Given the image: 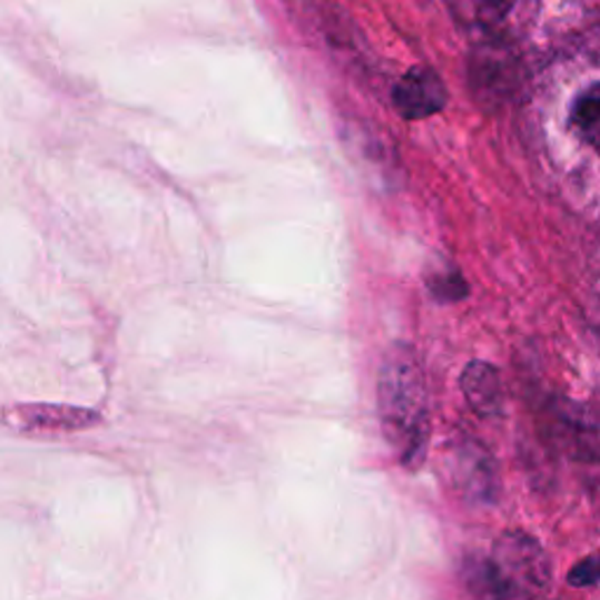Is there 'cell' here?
<instances>
[{"instance_id":"cell-9","label":"cell","mask_w":600,"mask_h":600,"mask_svg":"<svg viewBox=\"0 0 600 600\" xmlns=\"http://www.w3.org/2000/svg\"><path fill=\"white\" fill-rule=\"evenodd\" d=\"M430 288L439 296V298H451V301H458L466 294V286L462 282L460 275H443V277H434L430 282Z\"/></svg>"},{"instance_id":"cell-2","label":"cell","mask_w":600,"mask_h":600,"mask_svg":"<svg viewBox=\"0 0 600 600\" xmlns=\"http://www.w3.org/2000/svg\"><path fill=\"white\" fill-rule=\"evenodd\" d=\"M466 589L474 600H514L542 591L549 570L540 547L525 535H506L491 559L470 561L464 568Z\"/></svg>"},{"instance_id":"cell-5","label":"cell","mask_w":600,"mask_h":600,"mask_svg":"<svg viewBox=\"0 0 600 600\" xmlns=\"http://www.w3.org/2000/svg\"><path fill=\"white\" fill-rule=\"evenodd\" d=\"M462 394L479 415H495L502 409V385L495 366L472 362L460 377Z\"/></svg>"},{"instance_id":"cell-3","label":"cell","mask_w":600,"mask_h":600,"mask_svg":"<svg viewBox=\"0 0 600 600\" xmlns=\"http://www.w3.org/2000/svg\"><path fill=\"white\" fill-rule=\"evenodd\" d=\"M392 101L402 118L422 120L439 114L449 104V90L430 66H415L394 85Z\"/></svg>"},{"instance_id":"cell-1","label":"cell","mask_w":600,"mask_h":600,"mask_svg":"<svg viewBox=\"0 0 600 600\" xmlns=\"http://www.w3.org/2000/svg\"><path fill=\"white\" fill-rule=\"evenodd\" d=\"M377 413L399 462L417 466L430 441V402L425 373L406 345H394L377 375Z\"/></svg>"},{"instance_id":"cell-4","label":"cell","mask_w":600,"mask_h":600,"mask_svg":"<svg viewBox=\"0 0 600 600\" xmlns=\"http://www.w3.org/2000/svg\"><path fill=\"white\" fill-rule=\"evenodd\" d=\"M6 425L27 434H57L87 430L99 422V415L87 409L52 406V404H29L14 406L6 415Z\"/></svg>"},{"instance_id":"cell-7","label":"cell","mask_w":600,"mask_h":600,"mask_svg":"<svg viewBox=\"0 0 600 600\" xmlns=\"http://www.w3.org/2000/svg\"><path fill=\"white\" fill-rule=\"evenodd\" d=\"M458 481L462 485V491L470 493L472 498L479 500H491L493 491H495V479H493V470L485 464L483 453H462V462L458 464Z\"/></svg>"},{"instance_id":"cell-8","label":"cell","mask_w":600,"mask_h":600,"mask_svg":"<svg viewBox=\"0 0 600 600\" xmlns=\"http://www.w3.org/2000/svg\"><path fill=\"white\" fill-rule=\"evenodd\" d=\"M600 580V559H584L568 572L572 587H593Z\"/></svg>"},{"instance_id":"cell-6","label":"cell","mask_w":600,"mask_h":600,"mask_svg":"<svg viewBox=\"0 0 600 600\" xmlns=\"http://www.w3.org/2000/svg\"><path fill=\"white\" fill-rule=\"evenodd\" d=\"M572 125L580 131L582 141L600 155V82L574 99Z\"/></svg>"}]
</instances>
